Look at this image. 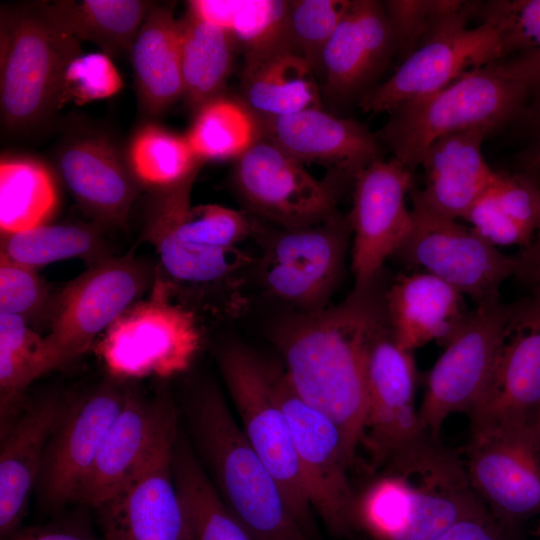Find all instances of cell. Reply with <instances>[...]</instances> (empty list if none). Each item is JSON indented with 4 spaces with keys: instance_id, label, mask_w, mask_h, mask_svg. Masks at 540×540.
<instances>
[{
    "instance_id": "obj_1",
    "label": "cell",
    "mask_w": 540,
    "mask_h": 540,
    "mask_svg": "<svg viewBox=\"0 0 540 540\" xmlns=\"http://www.w3.org/2000/svg\"><path fill=\"white\" fill-rule=\"evenodd\" d=\"M384 315L371 288L337 307L301 312L276 332L289 383L339 427L354 458L365 432L367 342Z\"/></svg>"
},
{
    "instance_id": "obj_2",
    "label": "cell",
    "mask_w": 540,
    "mask_h": 540,
    "mask_svg": "<svg viewBox=\"0 0 540 540\" xmlns=\"http://www.w3.org/2000/svg\"><path fill=\"white\" fill-rule=\"evenodd\" d=\"M184 410L197 457L224 504L252 539L312 540L218 387L212 382L196 385Z\"/></svg>"
},
{
    "instance_id": "obj_3",
    "label": "cell",
    "mask_w": 540,
    "mask_h": 540,
    "mask_svg": "<svg viewBox=\"0 0 540 540\" xmlns=\"http://www.w3.org/2000/svg\"><path fill=\"white\" fill-rule=\"evenodd\" d=\"M484 507L465 465L439 445L400 468L379 472L356 494L353 525L372 540H436Z\"/></svg>"
},
{
    "instance_id": "obj_4",
    "label": "cell",
    "mask_w": 540,
    "mask_h": 540,
    "mask_svg": "<svg viewBox=\"0 0 540 540\" xmlns=\"http://www.w3.org/2000/svg\"><path fill=\"white\" fill-rule=\"evenodd\" d=\"M80 54V40L51 3L2 7L0 106L12 132L35 128L60 108L64 71Z\"/></svg>"
},
{
    "instance_id": "obj_5",
    "label": "cell",
    "mask_w": 540,
    "mask_h": 540,
    "mask_svg": "<svg viewBox=\"0 0 540 540\" xmlns=\"http://www.w3.org/2000/svg\"><path fill=\"white\" fill-rule=\"evenodd\" d=\"M529 94L524 84L489 64L434 93L400 104L375 135L393 158L412 171L428 146L442 136L476 127L495 130L517 120Z\"/></svg>"
},
{
    "instance_id": "obj_6",
    "label": "cell",
    "mask_w": 540,
    "mask_h": 540,
    "mask_svg": "<svg viewBox=\"0 0 540 540\" xmlns=\"http://www.w3.org/2000/svg\"><path fill=\"white\" fill-rule=\"evenodd\" d=\"M367 414L362 443L380 471L394 468L436 446L416 408L417 369L413 352L400 347L386 316L366 347Z\"/></svg>"
},
{
    "instance_id": "obj_7",
    "label": "cell",
    "mask_w": 540,
    "mask_h": 540,
    "mask_svg": "<svg viewBox=\"0 0 540 540\" xmlns=\"http://www.w3.org/2000/svg\"><path fill=\"white\" fill-rule=\"evenodd\" d=\"M217 360L248 442L277 480L292 514L312 538L313 509L268 363L238 344L222 347Z\"/></svg>"
},
{
    "instance_id": "obj_8",
    "label": "cell",
    "mask_w": 540,
    "mask_h": 540,
    "mask_svg": "<svg viewBox=\"0 0 540 540\" xmlns=\"http://www.w3.org/2000/svg\"><path fill=\"white\" fill-rule=\"evenodd\" d=\"M158 271L132 255L110 256L70 281L54 301L45 348L55 368L85 353L130 306L153 287Z\"/></svg>"
},
{
    "instance_id": "obj_9",
    "label": "cell",
    "mask_w": 540,
    "mask_h": 540,
    "mask_svg": "<svg viewBox=\"0 0 540 540\" xmlns=\"http://www.w3.org/2000/svg\"><path fill=\"white\" fill-rule=\"evenodd\" d=\"M158 273L152 295L130 306L102 335L98 352L117 379L169 377L185 371L201 345L197 318L169 300Z\"/></svg>"
},
{
    "instance_id": "obj_10",
    "label": "cell",
    "mask_w": 540,
    "mask_h": 540,
    "mask_svg": "<svg viewBox=\"0 0 540 540\" xmlns=\"http://www.w3.org/2000/svg\"><path fill=\"white\" fill-rule=\"evenodd\" d=\"M514 302L477 305L429 370L419 415L435 438L454 413L470 415L491 379Z\"/></svg>"
},
{
    "instance_id": "obj_11",
    "label": "cell",
    "mask_w": 540,
    "mask_h": 540,
    "mask_svg": "<svg viewBox=\"0 0 540 540\" xmlns=\"http://www.w3.org/2000/svg\"><path fill=\"white\" fill-rule=\"evenodd\" d=\"M412 229L395 256L451 285L476 306L499 300V289L518 270L506 255L470 227L412 204Z\"/></svg>"
},
{
    "instance_id": "obj_12",
    "label": "cell",
    "mask_w": 540,
    "mask_h": 540,
    "mask_svg": "<svg viewBox=\"0 0 540 540\" xmlns=\"http://www.w3.org/2000/svg\"><path fill=\"white\" fill-rule=\"evenodd\" d=\"M268 365L275 395L290 426L312 509L332 532L346 533L353 526L356 493L348 470L355 458L339 427L299 397L283 368Z\"/></svg>"
},
{
    "instance_id": "obj_13",
    "label": "cell",
    "mask_w": 540,
    "mask_h": 540,
    "mask_svg": "<svg viewBox=\"0 0 540 540\" xmlns=\"http://www.w3.org/2000/svg\"><path fill=\"white\" fill-rule=\"evenodd\" d=\"M469 482L492 516L512 531L540 518V423L471 431Z\"/></svg>"
},
{
    "instance_id": "obj_14",
    "label": "cell",
    "mask_w": 540,
    "mask_h": 540,
    "mask_svg": "<svg viewBox=\"0 0 540 540\" xmlns=\"http://www.w3.org/2000/svg\"><path fill=\"white\" fill-rule=\"evenodd\" d=\"M347 180L338 175L317 180L261 135L233 168V184L246 207L283 228L313 225L333 215L338 185Z\"/></svg>"
},
{
    "instance_id": "obj_15",
    "label": "cell",
    "mask_w": 540,
    "mask_h": 540,
    "mask_svg": "<svg viewBox=\"0 0 540 540\" xmlns=\"http://www.w3.org/2000/svg\"><path fill=\"white\" fill-rule=\"evenodd\" d=\"M350 232L349 217L336 213L313 225L282 227L266 242L263 285L301 312L323 309L340 277Z\"/></svg>"
},
{
    "instance_id": "obj_16",
    "label": "cell",
    "mask_w": 540,
    "mask_h": 540,
    "mask_svg": "<svg viewBox=\"0 0 540 540\" xmlns=\"http://www.w3.org/2000/svg\"><path fill=\"white\" fill-rule=\"evenodd\" d=\"M179 431L175 413L137 471L118 492L94 508L105 540H189L172 469Z\"/></svg>"
},
{
    "instance_id": "obj_17",
    "label": "cell",
    "mask_w": 540,
    "mask_h": 540,
    "mask_svg": "<svg viewBox=\"0 0 540 540\" xmlns=\"http://www.w3.org/2000/svg\"><path fill=\"white\" fill-rule=\"evenodd\" d=\"M413 185L412 171L395 158L379 159L355 176L348 216L353 232L354 291L371 289L384 262L408 237L413 217L405 197Z\"/></svg>"
},
{
    "instance_id": "obj_18",
    "label": "cell",
    "mask_w": 540,
    "mask_h": 540,
    "mask_svg": "<svg viewBox=\"0 0 540 540\" xmlns=\"http://www.w3.org/2000/svg\"><path fill=\"white\" fill-rule=\"evenodd\" d=\"M469 417L471 431L540 422V288L514 302L491 379Z\"/></svg>"
},
{
    "instance_id": "obj_19",
    "label": "cell",
    "mask_w": 540,
    "mask_h": 540,
    "mask_svg": "<svg viewBox=\"0 0 540 540\" xmlns=\"http://www.w3.org/2000/svg\"><path fill=\"white\" fill-rule=\"evenodd\" d=\"M127 388L114 378L70 399L48 441L36 482L35 492L43 506L58 509L72 503L124 404Z\"/></svg>"
},
{
    "instance_id": "obj_20",
    "label": "cell",
    "mask_w": 540,
    "mask_h": 540,
    "mask_svg": "<svg viewBox=\"0 0 540 540\" xmlns=\"http://www.w3.org/2000/svg\"><path fill=\"white\" fill-rule=\"evenodd\" d=\"M503 59L495 32L486 24L444 34L406 57L382 84L362 97L366 113L391 112L400 104L434 93L465 74Z\"/></svg>"
},
{
    "instance_id": "obj_21",
    "label": "cell",
    "mask_w": 540,
    "mask_h": 540,
    "mask_svg": "<svg viewBox=\"0 0 540 540\" xmlns=\"http://www.w3.org/2000/svg\"><path fill=\"white\" fill-rule=\"evenodd\" d=\"M141 237L154 246L170 285L192 296H219L230 314L245 309L243 277L254 262L252 257L238 247H205L180 239L153 191L146 205Z\"/></svg>"
},
{
    "instance_id": "obj_22",
    "label": "cell",
    "mask_w": 540,
    "mask_h": 540,
    "mask_svg": "<svg viewBox=\"0 0 540 540\" xmlns=\"http://www.w3.org/2000/svg\"><path fill=\"white\" fill-rule=\"evenodd\" d=\"M55 165L67 189L96 225L127 228L142 185L111 140L97 133L72 136L57 150Z\"/></svg>"
},
{
    "instance_id": "obj_23",
    "label": "cell",
    "mask_w": 540,
    "mask_h": 540,
    "mask_svg": "<svg viewBox=\"0 0 540 540\" xmlns=\"http://www.w3.org/2000/svg\"><path fill=\"white\" fill-rule=\"evenodd\" d=\"M397 53L382 2L351 0L323 53V90L336 103L361 100Z\"/></svg>"
},
{
    "instance_id": "obj_24",
    "label": "cell",
    "mask_w": 540,
    "mask_h": 540,
    "mask_svg": "<svg viewBox=\"0 0 540 540\" xmlns=\"http://www.w3.org/2000/svg\"><path fill=\"white\" fill-rule=\"evenodd\" d=\"M175 413L177 409L165 393L147 398L128 386L124 404L72 503L95 508L118 492L140 467Z\"/></svg>"
},
{
    "instance_id": "obj_25",
    "label": "cell",
    "mask_w": 540,
    "mask_h": 540,
    "mask_svg": "<svg viewBox=\"0 0 540 540\" xmlns=\"http://www.w3.org/2000/svg\"><path fill=\"white\" fill-rule=\"evenodd\" d=\"M258 120L261 136L297 161L325 165L352 181L362 169L382 159L381 143L365 125L323 108Z\"/></svg>"
},
{
    "instance_id": "obj_26",
    "label": "cell",
    "mask_w": 540,
    "mask_h": 540,
    "mask_svg": "<svg viewBox=\"0 0 540 540\" xmlns=\"http://www.w3.org/2000/svg\"><path fill=\"white\" fill-rule=\"evenodd\" d=\"M492 131L476 127L432 142L420 162L425 172L424 188L413 185L409 191L412 204L444 218L462 219L498 174L482 153L483 141Z\"/></svg>"
},
{
    "instance_id": "obj_27",
    "label": "cell",
    "mask_w": 540,
    "mask_h": 540,
    "mask_svg": "<svg viewBox=\"0 0 540 540\" xmlns=\"http://www.w3.org/2000/svg\"><path fill=\"white\" fill-rule=\"evenodd\" d=\"M70 399L50 392L28 403L1 436L0 536L18 529L35 490L48 441Z\"/></svg>"
},
{
    "instance_id": "obj_28",
    "label": "cell",
    "mask_w": 540,
    "mask_h": 540,
    "mask_svg": "<svg viewBox=\"0 0 540 540\" xmlns=\"http://www.w3.org/2000/svg\"><path fill=\"white\" fill-rule=\"evenodd\" d=\"M463 297L430 273L399 275L383 299L387 323L397 344L411 352L430 342L445 347L469 313Z\"/></svg>"
},
{
    "instance_id": "obj_29",
    "label": "cell",
    "mask_w": 540,
    "mask_h": 540,
    "mask_svg": "<svg viewBox=\"0 0 540 540\" xmlns=\"http://www.w3.org/2000/svg\"><path fill=\"white\" fill-rule=\"evenodd\" d=\"M130 54L142 109L163 113L184 94L180 22L169 7L154 4Z\"/></svg>"
},
{
    "instance_id": "obj_30",
    "label": "cell",
    "mask_w": 540,
    "mask_h": 540,
    "mask_svg": "<svg viewBox=\"0 0 540 540\" xmlns=\"http://www.w3.org/2000/svg\"><path fill=\"white\" fill-rule=\"evenodd\" d=\"M495 247L526 248L540 224V191L525 171L498 172L462 218Z\"/></svg>"
},
{
    "instance_id": "obj_31",
    "label": "cell",
    "mask_w": 540,
    "mask_h": 540,
    "mask_svg": "<svg viewBox=\"0 0 540 540\" xmlns=\"http://www.w3.org/2000/svg\"><path fill=\"white\" fill-rule=\"evenodd\" d=\"M316 75L292 50L244 60L241 101L258 118L322 108Z\"/></svg>"
},
{
    "instance_id": "obj_32",
    "label": "cell",
    "mask_w": 540,
    "mask_h": 540,
    "mask_svg": "<svg viewBox=\"0 0 540 540\" xmlns=\"http://www.w3.org/2000/svg\"><path fill=\"white\" fill-rule=\"evenodd\" d=\"M188 10L226 30L244 60L295 52L289 33L290 0H193Z\"/></svg>"
},
{
    "instance_id": "obj_33",
    "label": "cell",
    "mask_w": 540,
    "mask_h": 540,
    "mask_svg": "<svg viewBox=\"0 0 540 540\" xmlns=\"http://www.w3.org/2000/svg\"><path fill=\"white\" fill-rule=\"evenodd\" d=\"M172 469L189 540H253L224 504L190 440L180 431L173 449Z\"/></svg>"
},
{
    "instance_id": "obj_34",
    "label": "cell",
    "mask_w": 540,
    "mask_h": 540,
    "mask_svg": "<svg viewBox=\"0 0 540 540\" xmlns=\"http://www.w3.org/2000/svg\"><path fill=\"white\" fill-rule=\"evenodd\" d=\"M179 22L183 95L197 111L222 95L237 45L226 30L190 10Z\"/></svg>"
},
{
    "instance_id": "obj_35",
    "label": "cell",
    "mask_w": 540,
    "mask_h": 540,
    "mask_svg": "<svg viewBox=\"0 0 540 540\" xmlns=\"http://www.w3.org/2000/svg\"><path fill=\"white\" fill-rule=\"evenodd\" d=\"M55 366L44 337L16 315L0 314V430L3 436L20 416L28 386Z\"/></svg>"
},
{
    "instance_id": "obj_36",
    "label": "cell",
    "mask_w": 540,
    "mask_h": 540,
    "mask_svg": "<svg viewBox=\"0 0 540 540\" xmlns=\"http://www.w3.org/2000/svg\"><path fill=\"white\" fill-rule=\"evenodd\" d=\"M58 201L49 169L26 156H5L0 163L1 234L26 231L52 216Z\"/></svg>"
},
{
    "instance_id": "obj_37",
    "label": "cell",
    "mask_w": 540,
    "mask_h": 540,
    "mask_svg": "<svg viewBox=\"0 0 540 540\" xmlns=\"http://www.w3.org/2000/svg\"><path fill=\"white\" fill-rule=\"evenodd\" d=\"M51 4L80 41L93 42L107 55L130 52L154 6L152 2L141 0H64Z\"/></svg>"
},
{
    "instance_id": "obj_38",
    "label": "cell",
    "mask_w": 540,
    "mask_h": 540,
    "mask_svg": "<svg viewBox=\"0 0 540 540\" xmlns=\"http://www.w3.org/2000/svg\"><path fill=\"white\" fill-rule=\"evenodd\" d=\"M0 244V254L36 269L75 257L84 259L90 266L111 256L101 227L96 224H44L1 234Z\"/></svg>"
},
{
    "instance_id": "obj_39",
    "label": "cell",
    "mask_w": 540,
    "mask_h": 540,
    "mask_svg": "<svg viewBox=\"0 0 540 540\" xmlns=\"http://www.w3.org/2000/svg\"><path fill=\"white\" fill-rule=\"evenodd\" d=\"M258 118L241 100L221 95L196 111L185 135L196 157L238 159L260 137Z\"/></svg>"
},
{
    "instance_id": "obj_40",
    "label": "cell",
    "mask_w": 540,
    "mask_h": 540,
    "mask_svg": "<svg viewBox=\"0 0 540 540\" xmlns=\"http://www.w3.org/2000/svg\"><path fill=\"white\" fill-rule=\"evenodd\" d=\"M481 1L386 0L383 7L395 36L397 53L404 60L424 44L449 32L468 27Z\"/></svg>"
},
{
    "instance_id": "obj_41",
    "label": "cell",
    "mask_w": 540,
    "mask_h": 540,
    "mask_svg": "<svg viewBox=\"0 0 540 540\" xmlns=\"http://www.w3.org/2000/svg\"><path fill=\"white\" fill-rule=\"evenodd\" d=\"M127 159L137 180L151 189L180 183L203 164L186 136L156 124H146L133 135Z\"/></svg>"
},
{
    "instance_id": "obj_42",
    "label": "cell",
    "mask_w": 540,
    "mask_h": 540,
    "mask_svg": "<svg viewBox=\"0 0 540 540\" xmlns=\"http://www.w3.org/2000/svg\"><path fill=\"white\" fill-rule=\"evenodd\" d=\"M351 0H290L289 33L295 52L323 78V53Z\"/></svg>"
},
{
    "instance_id": "obj_43",
    "label": "cell",
    "mask_w": 540,
    "mask_h": 540,
    "mask_svg": "<svg viewBox=\"0 0 540 540\" xmlns=\"http://www.w3.org/2000/svg\"><path fill=\"white\" fill-rule=\"evenodd\" d=\"M477 16L495 32L503 59L540 49V0L480 2Z\"/></svg>"
},
{
    "instance_id": "obj_44",
    "label": "cell",
    "mask_w": 540,
    "mask_h": 540,
    "mask_svg": "<svg viewBox=\"0 0 540 540\" xmlns=\"http://www.w3.org/2000/svg\"><path fill=\"white\" fill-rule=\"evenodd\" d=\"M36 270L0 254V314L19 316L28 324L43 318L50 322L57 294Z\"/></svg>"
},
{
    "instance_id": "obj_45",
    "label": "cell",
    "mask_w": 540,
    "mask_h": 540,
    "mask_svg": "<svg viewBox=\"0 0 540 540\" xmlns=\"http://www.w3.org/2000/svg\"><path fill=\"white\" fill-rule=\"evenodd\" d=\"M123 86L110 57L101 52L79 54L67 65L62 79L60 105H83L117 94Z\"/></svg>"
},
{
    "instance_id": "obj_46",
    "label": "cell",
    "mask_w": 540,
    "mask_h": 540,
    "mask_svg": "<svg viewBox=\"0 0 540 540\" xmlns=\"http://www.w3.org/2000/svg\"><path fill=\"white\" fill-rule=\"evenodd\" d=\"M514 533L484 507L459 519L436 540H516Z\"/></svg>"
},
{
    "instance_id": "obj_47",
    "label": "cell",
    "mask_w": 540,
    "mask_h": 540,
    "mask_svg": "<svg viewBox=\"0 0 540 540\" xmlns=\"http://www.w3.org/2000/svg\"><path fill=\"white\" fill-rule=\"evenodd\" d=\"M492 65L506 78L524 84L530 93H540V49L505 58Z\"/></svg>"
},
{
    "instance_id": "obj_48",
    "label": "cell",
    "mask_w": 540,
    "mask_h": 540,
    "mask_svg": "<svg viewBox=\"0 0 540 540\" xmlns=\"http://www.w3.org/2000/svg\"><path fill=\"white\" fill-rule=\"evenodd\" d=\"M527 173L540 191V172ZM517 255L519 265L515 276L524 281L530 290L540 288V224L531 244L521 249Z\"/></svg>"
},
{
    "instance_id": "obj_49",
    "label": "cell",
    "mask_w": 540,
    "mask_h": 540,
    "mask_svg": "<svg viewBox=\"0 0 540 540\" xmlns=\"http://www.w3.org/2000/svg\"><path fill=\"white\" fill-rule=\"evenodd\" d=\"M6 540H93L85 532L70 527L20 528Z\"/></svg>"
},
{
    "instance_id": "obj_50",
    "label": "cell",
    "mask_w": 540,
    "mask_h": 540,
    "mask_svg": "<svg viewBox=\"0 0 540 540\" xmlns=\"http://www.w3.org/2000/svg\"><path fill=\"white\" fill-rule=\"evenodd\" d=\"M519 170L540 172V134L517 156Z\"/></svg>"
},
{
    "instance_id": "obj_51",
    "label": "cell",
    "mask_w": 540,
    "mask_h": 540,
    "mask_svg": "<svg viewBox=\"0 0 540 540\" xmlns=\"http://www.w3.org/2000/svg\"><path fill=\"white\" fill-rule=\"evenodd\" d=\"M517 121L526 131L540 134V93L525 106Z\"/></svg>"
},
{
    "instance_id": "obj_52",
    "label": "cell",
    "mask_w": 540,
    "mask_h": 540,
    "mask_svg": "<svg viewBox=\"0 0 540 540\" xmlns=\"http://www.w3.org/2000/svg\"><path fill=\"white\" fill-rule=\"evenodd\" d=\"M536 540H540V533H539L538 537L536 538Z\"/></svg>"
}]
</instances>
